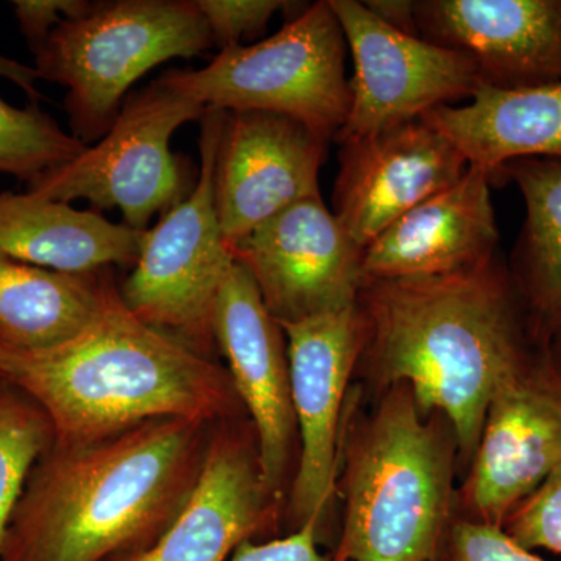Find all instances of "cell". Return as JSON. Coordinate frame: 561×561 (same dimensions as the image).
Returning a JSON list of instances; mask_svg holds the SVG:
<instances>
[{
  "label": "cell",
  "mask_w": 561,
  "mask_h": 561,
  "mask_svg": "<svg viewBox=\"0 0 561 561\" xmlns=\"http://www.w3.org/2000/svg\"><path fill=\"white\" fill-rule=\"evenodd\" d=\"M549 353H551L552 359L557 362V365L561 368V332L548 346Z\"/></svg>",
  "instance_id": "cell-32"
},
{
  "label": "cell",
  "mask_w": 561,
  "mask_h": 561,
  "mask_svg": "<svg viewBox=\"0 0 561 561\" xmlns=\"http://www.w3.org/2000/svg\"><path fill=\"white\" fill-rule=\"evenodd\" d=\"M421 38L463 51L482 87H540L561 80V0H420Z\"/></svg>",
  "instance_id": "cell-17"
},
{
  "label": "cell",
  "mask_w": 561,
  "mask_h": 561,
  "mask_svg": "<svg viewBox=\"0 0 561 561\" xmlns=\"http://www.w3.org/2000/svg\"><path fill=\"white\" fill-rule=\"evenodd\" d=\"M217 346L256 434L262 481L273 500L290 470L297 421L283 328L265 308L250 273L234 262L217 300Z\"/></svg>",
  "instance_id": "cell-15"
},
{
  "label": "cell",
  "mask_w": 561,
  "mask_h": 561,
  "mask_svg": "<svg viewBox=\"0 0 561 561\" xmlns=\"http://www.w3.org/2000/svg\"><path fill=\"white\" fill-rule=\"evenodd\" d=\"M110 273L47 271L0 254V342L41 350L69 341L101 308Z\"/></svg>",
  "instance_id": "cell-22"
},
{
  "label": "cell",
  "mask_w": 561,
  "mask_h": 561,
  "mask_svg": "<svg viewBox=\"0 0 561 561\" xmlns=\"http://www.w3.org/2000/svg\"><path fill=\"white\" fill-rule=\"evenodd\" d=\"M502 529L529 551L561 553V465L511 513Z\"/></svg>",
  "instance_id": "cell-25"
},
{
  "label": "cell",
  "mask_w": 561,
  "mask_h": 561,
  "mask_svg": "<svg viewBox=\"0 0 561 561\" xmlns=\"http://www.w3.org/2000/svg\"><path fill=\"white\" fill-rule=\"evenodd\" d=\"M0 77L13 81L33 102L36 103L39 99H43L38 88H36V81L39 80L38 72L33 66L22 65L20 61L0 55Z\"/></svg>",
  "instance_id": "cell-31"
},
{
  "label": "cell",
  "mask_w": 561,
  "mask_h": 561,
  "mask_svg": "<svg viewBox=\"0 0 561 561\" xmlns=\"http://www.w3.org/2000/svg\"><path fill=\"white\" fill-rule=\"evenodd\" d=\"M87 149L83 140L62 131L36 103L16 108L0 98V173L31 184Z\"/></svg>",
  "instance_id": "cell-24"
},
{
  "label": "cell",
  "mask_w": 561,
  "mask_h": 561,
  "mask_svg": "<svg viewBox=\"0 0 561 561\" xmlns=\"http://www.w3.org/2000/svg\"><path fill=\"white\" fill-rule=\"evenodd\" d=\"M54 440V427L43 409L0 382V548L28 476Z\"/></svg>",
  "instance_id": "cell-23"
},
{
  "label": "cell",
  "mask_w": 561,
  "mask_h": 561,
  "mask_svg": "<svg viewBox=\"0 0 561 561\" xmlns=\"http://www.w3.org/2000/svg\"><path fill=\"white\" fill-rule=\"evenodd\" d=\"M91 2L84 0H14L11 2L21 33L32 51L38 50L50 33L68 20L90 11Z\"/></svg>",
  "instance_id": "cell-28"
},
{
  "label": "cell",
  "mask_w": 561,
  "mask_h": 561,
  "mask_svg": "<svg viewBox=\"0 0 561 561\" xmlns=\"http://www.w3.org/2000/svg\"><path fill=\"white\" fill-rule=\"evenodd\" d=\"M500 180L513 181L526 205L508 273L531 341L548 348L561 332V161H511L502 168Z\"/></svg>",
  "instance_id": "cell-21"
},
{
  "label": "cell",
  "mask_w": 561,
  "mask_h": 561,
  "mask_svg": "<svg viewBox=\"0 0 561 561\" xmlns=\"http://www.w3.org/2000/svg\"><path fill=\"white\" fill-rule=\"evenodd\" d=\"M332 213L360 247L468 171L467 158L424 119L341 144Z\"/></svg>",
  "instance_id": "cell-14"
},
{
  "label": "cell",
  "mask_w": 561,
  "mask_h": 561,
  "mask_svg": "<svg viewBox=\"0 0 561 561\" xmlns=\"http://www.w3.org/2000/svg\"><path fill=\"white\" fill-rule=\"evenodd\" d=\"M216 424L146 421L88 445H54L14 508L0 561H108L149 548L190 501Z\"/></svg>",
  "instance_id": "cell-2"
},
{
  "label": "cell",
  "mask_w": 561,
  "mask_h": 561,
  "mask_svg": "<svg viewBox=\"0 0 561 561\" xmlns=\"http://www.w3.org/2000/svg\"><path fill=\"white\" fill-rule=\"evenodd\" d=\"M319 542V524L311 522L283 538L242 542L228 561H334L320 552Z\"/></svg>",
  "instance_id": "cell-29"
},
{
  "label": "cell",
  "mask_w": 561,
  "mask_h": 561,
  "mask_svg": "<svg viewBox=\"0 0 561 561\" xmlns=\"http://www.w3.org/2000/svg\"><path fill=\"white\" fill-rule=\"evenodd\" d=\"M435 561H548L523 548L502 527L461 518L449 524Z\"/></svg>",
  "instance_id": "cell-26"
},
{
  "label": "cell",
  "mask_w": 561,
  "mask_h": 561,
  "mask_svg": "<svg viewBox=\"0 0 561 561\" xmlns=\"http://www.w3.org/2000/svg\"><path fill=\"white\" fill-rule=\"evenodd\" d=\"M359 365L383 391L404 383L440 415L470 463L491 398L541 346L500 257L420 278L365 280L357 295Z\"/></svg>",
  "instance_id": "cell-1"
},
{
  "label": "cell",
  "mask_w": 561,
  "mask_h": 561,
  "mask_svg": "<svg viewBox=\"0 0 561 561\" xmlns=\"http://www.w3.org/2000/svg\"><path fill=\"white\" fill-rule=\"evenodd\" d=\"M330 139L279 114L227 113L214 195L221 234L231 251L280 210L319 197V173Z\"/></svg>",
  "instance_id": "cell-13"
},
{
  "label": "cell",
  "mask_w": 561,
  "mask_h": 561,
  "mask_svg": "<svg viewBox=\"0 0 561 561\" xmlns=\"http://www.w3.org/2000/svg\"><path fill=\"white\" fill-rule=\"evenodd\" d=\"M205 113L202 103L157 80L125 102L99 144L43 173L28 184V192L50 201L119 208L127 227L146 231L154 214L181 202L183 176L169 147L173 133Z\"/></svg>",
  "instance_id": "cell-8"
},
{
  "label": "cell",
  "mask_w": 561,
  "mask_h": 561,
  "mask_svg": "<svg viewBox=\"0 0 561 561\" xmlns=\"http://www.w3.org/2000/svg\"><path fill=\"white\" fill-rule=\"evenodd\" d=\"M345 446L334 561H435L451 524L457 442L404 383L383 390Z\"/></svg>",
  "instance_id": "cell-4"
},
{
  "label": "cell",
  "mask_w": 561,
  "mask_h": 561,
  "mask_svg": "<svg viewBox=\"0 0 561 561\" xmlns=\"http://www.w3.org/2000/svg\"><path fill=\"white\" fill-rule=\"evenodd\" d=\"M346 54L330 0H319L271 38L227 47L206 68L173 70L160 80L206 110L279 114L331 140L348 116Z\"/></svg>",
  "instance_id": "cell-6"
},
{
  "label": "cell",
  "mask_w": 561,
  "mask_h": 561,
  "mask_svg": "<svg viewBox=\"0 0 561 561\" xmlns=\"http://www.w3.org/2000/svg\"><path fill=\"white\" fill-rule=\"evenodd\" d=\"M443 133L493 183L523 158L561 161V80L540 87H483L463 106L445 105L421 117Z\"/></svg>",
  "instance_id": "cell-20"
},
{
  "label": "cell",
  "mask_w": 561,
  "mask_h": 561,
  "mask_svg": "<svg viewBox=\"0 0 561 561\" xmlns=\"http://www.w3.org/2000/svg\"><path fill=\"white\" fill-rule=\"evenodd\" d=\"M238 420L214 426L201 479L160 540L108 561H228L276 522L278 501L262 481L256 434Z\"/></svg>",
  "instance_id": "cell-16"
},
{
  "label": "cell",
  "mask_w": 561,
  "mask_h": 561,
  "mask_svg": "<svg viewBox=\"0 0 561 561\" xmlns=\"http://www.w3.org/2000/svg\"><path fill=\"white\" fill-rule=\"evenodd\" d=\"M146 231L33 192L0 194V254L47 271L91 273L111 265L135 267Z\"/></svg>",
  "instance_id": "cell-19"
},
{
  "label": "cell",
  "mask_w": 561,
  "mask_h": 561,
  "mask_svg": "<svg viewBox=\"0 0 561 561\" xmlns=\"http://www.w3.org/2000/svg\"><path fill=\"white\" fill-rule=\"evenodd\" d=\"M202 119L197 186L146 231L138 262L119 291L144 323L210 359L219 348L217 300L236 261L221 234L214 195L227 111L206 110Z\"/></svg>",
  "instance_id": "cell-7"
},
{
  "label": "cell",
  "mask_w": 561,
  "mask_h": 561,
  "mask_svg": "<svg viewBox=\"0 0 561 561\" xmlns=\"http://www.w3.org/2000/svg\"><path fill=\"white\" fill-rule=\"evenodd\" d=\"M210 36L220 50L238 46L242 38H254L265 32L276 11L289 10L295 2L283 0H195Z\"/></svg>",
  "instance_id": "cell-27"
},
{
  "label": "cell",
  "mask_w": 561,
  "mask_h": 561,
  "mask_svg": "<svg viewBox=\"0 0 561 561\" xmlns=\"http://www.w3.org/2000/svg\"><path fill=\"white\" fill-rule=\"evenodd\" d=\"M213 44L195 0L99 2L58 25L33 51V68L39 80L68 88L65 108L73 136L88 146L110 131L122 99L144 73Z\"/></svg>",
  "instance_id": "cell-5"
},
{
  "label": "cell",
  "mask_w": 561,
  "mask_h": 561,
  "mask_svg": "<svg viewBox=\"0 0 561 561\" xmlns=\"http://www.w3.org/2000/svg\"><path fill=\"white\" fill-rule=\"evenodd\" d=\"M279 324L286 335L291 404L301 446L287 518L291 531L311 522L321 529L337 481L346 391L359 364V309L356 302Z\"/></svg>",
  "instance_id": "cell-11"
},
{
  "label": "cell",
  "mask_w": 561,
  "mask_h": 561,
  "mask_svg": "<svg viewBox=\"0 0 561 561\" xmlns=\"http://www.w3.org/2000/svg\"><path fill=\"white\" fill-rule=\"evenodd\" d=\"M460 491L467 519L502 527L561 465V368L548 348L501 383Z\"/></svg>",
  "instance_id": "cell-10"
},
{
  "label": "cell",
  "mask_w": 561,
  "mask_h": 561,
  "mask_svg": "<svg viewBox=\"0 0 561 561\" xmlns=\"http://www.w3.org/2000/svg\"><path fill=\"white\" fill-rule=\"evenodd\" d=\"M365 7L383 24L405 35L421 36L416 21V2L411 0H365Z\"/></svg>",
  "instance_id": "cell-30"
},
{
  "label": "cell",
  "mask_w": 561,
  "mask_h": 561,
  "mask_svg": "<svg viewBox=\"0 0 561 561\" xmlns=\"http://www.w3.org/2000/svg\"><path fill=\"white\" fill-rule=\"evenodd\" d=\"M491 184L489 172L470 165L453 186L393 221L362 251L364 283L446 275L496 256Z\"/></svg>",
  "instance_id": "cell-18"
},
{
  "label": "cell",
  "mask_w": 561,
  "mask_h": 561,
  "mask_svg": "<svg viewBox=\"0 0 561 561\" xmlns=\"http://www.w3.org/2000/svg\"><path fill=\"white\" fill-rule=\"evenodd\" d=\"M362 251L319 195L254 228L232 256L250 273L273 319L291 323L356 305Z\"/></svg>",
  "instance_id": "cell-12"
},
{
  "label": "cell",
  "mask_w": 561,
  "mask_h": 561,
  "mask_svg": "<svg viewBox=\"0 0 561 561\" xmlns=\"http://www.w3.org/2000/svg\"><path fill=\"white\" fill-rule=\"evenodd\" d=\"M330 5L354 65L348 116L334 138L339 144L419 121L482 87L478 65L463 51L394 31L357 0H330Z\"/></svg>",
  "instance_id": "cell-9"
},
{
  "label": "cell",
  "mask_w": 561,
  "mask_h": 561,
  "mask_svg": "<svg viewBox=\"0 0 561 561\" xmlns=\"http://www.w3.org/2000/svg\"><path fill=\"white\" fill-rule=\"evenodd\" d=\"M0 382L49 416L57 445H88L146 421L217 424L243 408L227 368L144 323L108 276L94 319L50 348L0 342Z\"/></svg>",
  "instance_id": "cell-3"
}]
</instances>
